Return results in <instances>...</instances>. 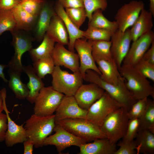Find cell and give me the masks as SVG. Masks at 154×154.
Returning a JSON list of instances; mask_svg holds the SVG:
<instances>
[{"label": "cell", "mask_w": 154, "mask_h": 154, "mask_svg": "<svg viewBox=\"0 0 154 154\" xmlns=\"http://www.w3.org/2000/svg\"><path fill=\"white\" fill-rule=\"evenodd\" d=\"M110 41L112 58L119 69L130 47L132 39L130 29H127L124 32L117 29L113 33Z\"/></svg>", "instance_id": "13"}, {"label": "cell", "mask_w": 154, "mask_h": 154, "mask_svg": "<svg viewBox=\"0 0 154 154\" xmlns=\"http://www.w3.org/2000/svg\"><path fill=\"white\" fill-rule=\"evenodd\" d=\"M16 29V23L12 10L0 9V35L5 31Z\"/></svg>", "instance_id": "34"}, {"label": "cell", "mask_w": 154, "mask_h": 154, "mask_svg": "<svg viewBox=\"0 0 154 154\" xmlns=\"http://www.w3.org/2000/svg\"><path fill=\"white\" fill-rule=\"evenodd\" d=\"M105 91L97 84L92 83L82 84L74 96L79 106L88 110L91 105L99 99Z\"/></svg>", "instance_id": "17"}, {"label": "cell", "mask_w": 154, "mask_h": 154, "mask_svg": "<svg viewBox=\"0 0 154 154\" xmlns=\"http://www.w3.org/2000/svg\"><path fill=\"white\" fill-rule=\"evenodd\" d=\"M56 14L52 3L45 0L35 27L36 37L38 40H42L49 27L52 17Z\"/></svg>", "instance_id": "20"}, {"label": "cell", "mask_w": 154, "mask_h": 154, "mask_svg": "<svg viewBox=\"0 0 154 154\" xmlns=\"http://www.w3.org/2000/svg\"><path fill=\"white\" fill-rule=\"evenodd\" d=\"M93 57L101 73L100 77L104 80L111 84L117 85L123 78L114 59L108 60Z\"/></svg>", "instance_id": "21"}, {"label": "cell", "mask_w": 154, "mask_h": 154, "mask_svg": "<svg viewBox=\"0 0 154 154\" xmlns=\"http://www.w3.org/2000/svg\"><path fill=\"white\" fill-rule=\"evenodd\" d=\"M40 44L35 48H32L29 52L33 62L38 59L51 56L55 42L45 34Z\"/></svg>", "instance_id": "29"}, {"label": "cell", "mask_w": 154, "mask_h": 154, "mask_svg": "<svg viewBox=\"0 0 154 154\" xmlns=\"http://www.w3.org/2000/svg\"><path fill=\"white\" fill-rule=\"evenodd\" d=\"M84 7L89 21L93 13L98 9L105 11L108 6L107 0H83Z\"/></svg>", "instance_id": "37"}, {"label": "cell", "mask_w": 154, "mask_h": 154, "mask_svg": "<svg viewBox=\"0 0 154 154\" xmlns=\"http://www.w3.org/2000/svg\"><path fill=\"white\" fill-rule=\"evenodd\" d=\"M128 110L121 107L113 111L104 119L101 130L111 142L116 144L124 136L129 119Z\"/></svg>", "instance_id": "4"}, {"label": "cell", "mask_w": 154, "mask_h": 154, "mask_svg": "<svg viewBox=\"0 0 154 154\" xmlns=\"http://www.w3.org/2000/svg\"><path fill=\"white\" fill-rule=\"evenodd\" d=\"M117 145L119 147V148L116 150L114 154L137 153L136 144L134 140L131 142H125L122 140L118 143Z\"/></svg>", "instance_id": "42"}, {"label": "cell", "mask_w": 154, "mask_h": 154, "mask_svg": "<svg viewBox=\"0 0 154 154\" xmlns=\"http://www.w3.org/2000/svg\"><path fill=\"white\" fill-rule=\"evenodd\" d=\"M4 111L3 99L1 90H0V113Z\"/></svg>", "instance_id": "49"}, {"label": "cell", "mask_w": 154, "mask_h": 154, "mask_svg": "<svg viewBox=\"0 0 154 154\" xmlns=\"http://www.w3.org/2000/svg\"><path fill=\"white\" fill-rule=\"evenodd\" d=\"M11 33L13 35L12 43L15 53L7 66L9 69L21 73L23 67L21 62L22 56L25 52L29 51L32 48L33 40L20 30H15Z\"/></svg>", "instance_id": "10"}, {"label": "cell", "mask_w": 154, "mask_h": 154, "mask_svg": "<svg viewBox=\"0 0 154 154\" xmlns=\"http://www.w3.org/2000/svg\"><path fill=\"white\" fill-rule=\"evenodd\" d=\"M24 154H32L33 152L34 144L31 141L27 139L23 142Z\"/></svg>", "instance_id": "47"}, {"label": "cell", "mask_w": 154, "mask_h": 154, "mask_svg": "<svg viewBox=\"0 0 154 154\" xmlns=\"http://www.w3.org/2000/svg\"><path fill=\"white\" fill-rule=\"evenodd\" d=\"M8 73L9 76L8 86L16 98L20 100L26 99L29 90L27 84L23 83L21 80V73L9 69Z\"/></svg>", "instance_id": "28"}, {"label": "cell", "mask_w": 154, "mask_h": 154, "mask_svg": "<svg viewBox=\"0 0 154 154\" xmlns=\"http://www.w3.org/2000/svg\"><path fill=\"white\" fill-rule=\"evenodd\" d=\"M125 80L126 87L136 100L148 98H154V89L148 79L134 67L122 64L118 69Z\"/></svg>", "instance_id": "3"}, {"label": "cell", "mask_w": 154, "mask_h": 154, "mask_svg": "<svg viewBox=\"0 0 154 154\" xmlns=\"http://www.w3.org/2000/svg\"><path fill=\"white\" fill-rule=\"evenodd\" d=\"M51 56L55 66H64L73 72L79 71V60L77 54L67 49L64 45L56 44Z\"/></svg>", "instance_id": "18"}, {"label": "cell", "mask_w": 154, "mask_h": 154, "mask_svg": "<svg viewBox=\"0 0 154 154\" xmlns=\"http://www.w3.org/2000/svg\"><path fill=\"white\" fill-rule=\"evenodd\" d=\"M1 91L3 96L4 111L7 117V128L4 141L6 146L8 147H10L16 144L23 143L27 139V138L23 125H17L10 116L9 112L6 104V89L3 88Z\"/></svg>", "instance_id": "16"}, {"label": "cell", "mask_w": 154, "mask_h": 154, "mask_svg": "<svg viewBox=\"0 0 154 154\" xmlns=\"http://www.w3.org/2000/svg\"><path fill=\"white\" fill-rule=\"evenodd\" d=\"M65 9L69 17L76 26L80 29L87 17L86 13L84 8H68Z\"/></svg>", "instance_id": "36"}, {"label": "cell", "mask_w": 154, "mask_h": 154, "mask_svg": "<svg viewBox=\"0 0 154 154\" xmlns=\"http://www.w3.org/2000/svg\"><path fill=\"white\" fill-rule=\"evenodd\" d=\"M55 11L63 21L69 36L68 50L74 52V44L78 39L83 38V31L78 28L66 14L64 8L57 1L54 5Z\"/></svg>", "instance_id": "19"}, {"label": "cell", "mask_w": 154, "mask_h": 154, "mask_svg": "<svg viewBox=\"0 0 154 154\" xmlns=\"http://www.w3.org/2000/svg\"><path fill=\"white\" fill-rule=\"evenodd\" d=\"M33 62L34 69L41 79L44 78L48 74H51L55 66L52 56L42 58Z\"/></svg>", "instance_id": "33"}, {"label": "cell", "mask_w": 154, "mask_h": 154, "mask_svg": "<svg viewBox=\"0 0 154 154\" xmlns=\"http://www.w3.org/2000/svg\"><path fill=\"white\" fill-rule=\"evenodd\" d=\"M64 95L52 86H44L40 90L35 100L34 114L42 116L53 114Z\"/></svg>", "instance_id": "7"}, {"label": "cell", "mask_w": 154, "mask_h": 154, "mask_svg": "<svg viewBox=\"0 0 154 154\" xmlns=\"http://www.w3.org/2000/svg\"><path fill=\"white\" fill-rule=\"evenodd\" d=\"M134 67L145 77L154 82V64L142 58Z\"/></svg>", "instance_id": "39"}, {"label": "cell", "mask_w": 154, "mask_h": 154, "mask_svg": "<svg viewBox=\"0 0 154 154\" xmlns=\"http://www.w3.org/2000/svg\"><path fill=\"white\" fill-rule=\"evenodd\" d=\"M122 107L105 91L88 110L86 119L100 127L105 118L115 110Z\"/></svg>", "instance_id": "8"}, {"label": "cell", "mask_w": 154, "mask_h": 154, "mask_svg": "<svg viewBox=\"0 0 154 154\" xmlns=\"http://www.w3.org/2000/svg\"><path fill=\"white\" fill-rule=\"evenodd\" d=\"M7 128V117L6 114L0 113V142L5 140Z\"/></svg>", "instance_id": "43"}, {"label": "cell", "mask_w": 154, "mask_h": 154, "mask_svg": "<svg viewBox=\"0 0 154 154\" xmlns=\"http://www.w3.org/2000/svg\"><path fill=\"white\" fill-rule=\"evenodd\" d=\"M12 10L16 21V30L29 31L35 27L38 17L26 12L19 4Z\"/></svg>", "instance_id": "26"}, {"label": "cell", "mask_w": 154, "mask_h": 154, "mask_svg": "<svg viewBox=\"0 0 154 154\" xmlns=\"http://www.w3.org/2000/svg\"><path fill=\"white\" fill-rule=\"evenodd\" d=\"M46 34L55 42L68 45V33L63 21L56 13L52 17Z\"/></svg>", "instance_id": "24"}, {"label": "cell", "mask_w": 154, "mask_h": 154, "mask_svg": "<svg viewBox=\"0 0 154 154\" xmlns=\"http://www.w3.org/2000/svg\"><path fill=\"white\" fill-rule=\"evenodd\" d=\"M144 4L141 1H132L121 6L117 11L114 17L118 29L124 32L134 23Z\"/></svg>", "instance_id": "11"}, {"label": "cell", "mask_w": 154, "mask_h": 154, "mask_svg": "<svg viewBox=\"0 0 154 154\" xmlns=\"http://www.w3.org/2000/svg\"><path fill=\"white\" fill-rule=\"evenodd\" d=\"M45 0H21L19 5L29 13L38 17Z\"/></svg>", "instance_id": "38"}, {"label": "cell", "mask_w": 154, "mask_h": 154, "mask_svg": "<svg viewBox=\"0 0 154 154\" xmlns=\"http://www.w3.org/2000/svg\"><path fill=\"white\" fill-rule=\"evenodd\" d=\"M113 33L106 30L92 27H88L83 31V37L88 40L110 41Z\"/></svg>", "instance_id": "35"}, {"label": "cell", "mask_w": 154, "mask_h": 154, "mask_svg": "<svg viewBox=\"0 0 154 154\" xmlns=\"http://www.w3.org/2000/svg\"><path fill=\"white\" fill-rule=\"evenodd\" d=\"M74 135L87 142L102 138H107L100 127L86 119L70 118L55 122Z\"/></svg>", "instance_id": "5"}, {"label": "cell", "mask_w": 154, "mask_h": 154, "mask_svg": "<svg viewBox=\"0 0 154 154\" xmlns=\"http://www.w3.org/2000/svg\"><path fill=\"white\" fill-rule=\"evenodd\" d=\"M55 112L56 122L70 118L86 119L88 110L79 106L74 96L64 95Z\"/></svg>", "instance_id": "15"}, {"label": "cell", "mask_w": 154, "mask_h": 154, "mask_svg": "<svg viewBox=\"0 0 154 154\" xmlns=\"http://www.w3.org/2000/svg\"><path fill=\"white\" fill-rule=\"evenodd\" d=\"M139 119V130L147 129L154 133V101L147 99L145 109Z\"/></svg>", "instance_id": "32"}, {"label": "cell", "mask_w": 154, "mask_h": 154, "mask_svg": "<svg viewBox=\"0 0 154 154\" xmlns=\"http://www.w3.org/2000/svg\"><path fill=\"white\" fill-rule=\"evenodd\" d=\"M7 66L0 64V77L1 78L5 83L8 82V81L5 78L4 73V70Z\"/></svg>", "instance_id": "48"}, {"label": "cell", "mask_w": 154, "mask_h": 154, "mask_svg": "<svg viewBox=\"0 0 154 154\" xmlns=\"http://www.w3.org/2000/svg\"><path fill=\"white\" fill-rule=\"evenodd\" d=\"M20 0H0V9H12L20 3Z\"/></svg>", "instance_id": "45"}, {"label": "cell", "mask_w": 154, "mask_h": 154, "mask_svg": "<svg viewBox=\"0 0 154 154\" xmlns=\"http://www.w3.org/2000/svg\"><path fill=\"white\" fill-rule=\"evenodd\" d=\"M53 131H54V133L49 135L46 138L43 145L55 146L59 153L68 147L72 146L79 147L82 144L87 143L84 140L74 135L58 124L55 123Z\"/></svg>", "instance_id": "9"}, {"label": "cell", "mask_w": 154, "mask_h": 154, "mask_svg": "<svg viewBox=\"0 0 154 154\" xmlns=\"http://www.w3.org/2000/svg\"><path fill=\"white\" fill-rule=\"evenodd\" d=\"M74 48L77 52L79 58V71L83 78L88 70H93L100 75L101 73L92 55L90 40L84 38L78 39L75 42Z\"/></svg>", "instance_id": "14"}, {"label": "cell", "mask_w": 154, "mask_h": 154, "mask_svg": "<svg viewBox=\"0 0 154 154\" xmlns=\"http://www.w3.org/2000/svg\"></svg>", "instance_id": "51"}, {"label": "cell", "mask_w": 154, "mask_h": 154, "mask_svg": "<svg viewBox=\"0 0 154 154\" xmlns=\"http://www.w3.org/2000/svg\"><path fill=\"white\" fill-rule=\"evenodd\" d=\"M139 118L129 119L125 134L122 140L131 142L134 140L139 131Z\"/></svg>", "instance_id": "41"}, {"label": "cell", "mask_w": 154, "mask_h": 154, "mask_svg": "<svg viewBox=\"0 0 154 154\" xmlns=\"http://www.w3.org/2000/svg\"><path fill=\"white\" fill-rule=\"evenodd\" d=\"M23 71L29 78V81L27 84L29 92L26 99L30 103L33 104L40 91L44 86V84L42 79L36 74L32 66H23Z\"/></svg>", "instance_id": "25"}, {"label": "cell", "mask_w": 154, "mask_h": 154, "mask_svg": "<svg viewBox=\"0 0 154 154\" xmlns=\"http://www.w3.org/2000/svg\"><path fill=\"white\" fill-rule=\"evenodd\" d=\"M58 1L65 9L84 7L83 0H58Z\"/></svg>", "instance_id": "44"}, {"label": "cell", "mask_w": 154, "mask_h": 154, "mask_svg": "<svg viewBox=\"0 0 154 154\" xmlns=\"http://www.w3.org/2000/svg\"><path fill=\"white\" fill-rule=\"evenodd\" d=\"M154 40V33L151 30L133 42L125 56L122 64L134 67Z\"/></svg>", "instance_id": "12"}, {"label": "cell", "mask_w": 154, "mask_h": 154, "mask_svg": "<svg viewBox=\"0 0 154 154\" xmlns=\"http://www.w3.org/2000/svg\"><path fill=\"white\" fill-rule=\"evenodd\" d=\"M135 138L137 154L154 153V133L148 130H140Z\"/></svg>", "instance_id": "27"}, {"label": "cell", "mask_w": 154, "mask_h": 154, "mask_svg": "<svg viewBox=\"0 0 154 154\" xmlns=\"http://www.w3.org/2000/svg\"><path fill=\"white\" fill-rule=\"evenodd\" d=\"M102 11L101 9H98L93 13L88 21V27L105 29L113 33L118 29L117 24L115 21H111L107 19Z\"/></svg>", "instance_id": "30"}, {"label": "cell", "mask_w": 154, "mask_h": 154, "mask_svg": "<svg viewBox=\"0 0 154 154\" xmlns=\"http://www.w3.org/2000/svg\"><path fill=\"white\" fill-rule=\"evenodd\" d=\"M147 98L137 100L132 105L128 112V115L129 119L139 118L141 117L146 108Z\"/></svg>", "instance_id": "40"}, {"label": "cell", "mask_w": 154, "mask_h": 154, "mask_svg": "<svg viewBox=\"0 0 154 154\" xmlns=\"http://www.w3.org/2000/svg\"><path fill=\"white\" fill-rule=\"evenodd\" d=\"M55 115L42 116L33 114L27 119L24 126L27 139L32 141L36 148L42 147L46 138L53 131Z\"/></svg>", "instance_id": "2"}, {"label": "cell", "mask_w": 154, "mask_h": 154, "mask_svg": "<svg viewBox=\"0 0 154 154\" xmlns=\"http://www.w3.org/2000/svg\"><path fill=\"white\" fill-rule=\"evenodd\" d=\"M142 59L154 64V40L143 55Z\"/></svg>", "instance_id": "46"}, {"label": "cell", "mask_w": 154, "mask_h": 154, "mask_svg": "<svg viewBox=\"0 0 154 154\" xmlns=\"http://www.w3.org/2000/svg\"><path fill=\"white\" fill-rule=\"evenodd\" d=\"M83 79L98 85L128 111L137 101L126 87L123 78L117 84L114 85L104 80L94 71L88 70L86 72Z\"/></svg>", "instance_id": "1"}, {"label": "cell", "mask_w": 154, "mask_h": 154, "mask_svg": "<svg viewBox=\"0 0 154 154\" xmlns=\"http://www.w3.org/2000/svg\"><path fill=\"white\" fill-rule=\"evenodd\" d=\"M51 75V86L65 95L74 96L83 84V78L79 71L70 73L55 66Z\"/></svg>", "instance_id": "6"}, {"label": "cell", "mask_w": 154, "mask_h": 154, "mask_svg": "<svg viewBox=\"0 0 154 154\" xmlns=\"http://www.w3.org/2000/svg\"><path fill=\"white\" fill-rule=\"evenodd\" d=\"M79 147V154H114L117 150L116 144L107 138L97 139L82 144Z\"/></svg>", "instance_id": "22"}, {"label": "cell", "mask_w": 154, "mask_h": 154, "mask_svg": "<svg viewBox=\"0 0 154 154\" xmlns=\"http://www.w3.org/2000/svg\"><path fill=\"white\" fill-rule=\"evenodd\" d=\"M90 40L93 57L108 60H113L111 41L105 40Z\"/></svg>", "instance_id": "31"}, {"label": "cell", "mask_w": 154, "mask_h": 154, "mask_svg": "<svg viewBox=\"0 0 154 154\" xmlns=\"http://www.w3.org/2000/svg\"><path fill=\"white\" fill-rule=\"evenodd\" d=\"M149 10L150 12L154 15V0H149Z\"/></svg>", "instance_id": "50"}, {"label": "cell", "mask_w": 154, "mask_h": 154, "mask_svg": "<svg viewBox=\"0 0 154 154\" xmlns=\"http://www.w3.org/2000/svg\"><path fill=\"white\" fill-rule=\"evenodd\" d=\"M152 14L144 8L130 29L132 41H133L151 30L153 27Z\"/></svg>", "instance_id": "23"}]
</instances>
